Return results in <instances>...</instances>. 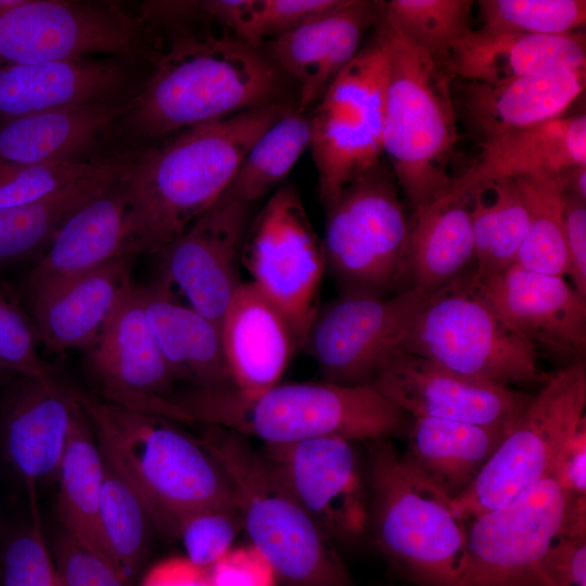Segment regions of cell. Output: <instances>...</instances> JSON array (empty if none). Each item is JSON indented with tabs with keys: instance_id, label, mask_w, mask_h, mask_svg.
I'll return each instance as SVG.
<instances>
[{
	"instance_id": "17",
	"label": "cell",
	"mask_w": 586,
	"mask_h": 586,
	"mask_svg": "<svg viewBox=\"0 0 586 586\" xmlns=\"http://www.w3.org/2000/svg\"><path fill=\"white\" fill-rule=\"evenodd\" d=\"M251 205L220 196L156 254L158 276L171 294L219 326L241 285L240 266Z\"/></svg>"
},
{
	"instance_id": "8",
	"label": "cell",
	"mask_w": 586,
	"mask_h": 586,
	"mask_svg": "<svg viewBox=\"0 0 586 586\" xmlns=\"http://www.w3.org/2000/svg\"><path fill=\"white\" fill-rule=\"evenodd\" d=\"M327 271L343 296L385 297L411 288L410 224L381 161L324 204Z\"/></svg>"
},
{
	"instance_id": "3",
	"label": "cell",
	"mask_w": 586,
	"mask_h": 586,
	"mask_svg": "<svg viewBox=\"0 0 586 586\" xmlns=\"http://www.w3.org/2000/svg\"><path fill=\"white\" fill-rule=\"evenodd\" d=\"M171 400L192 422L259 440L264 445L319 437L385 440L399 433L407 413L371 385L328 381L278 383L247 395L234 386L187 387Z\"/></svg>"
},
{
	"instance_id": "47",
	"label": "cell",
	"mask_w": 586,
	"mask_h": 586,
	"mask_svg": "<svg viewBox=\"0 0 586 586\" xmlns=\"http://www.w3.org/2000/svg\"><path fill=\"white\" fill-rule=\"evenodd\" d=\"M52 558L60 586H131L106 559L63 528L54 538Z\"/></svg>"
},
{
	"instance_id": "5",
	"label": "cell",
	"mask_w": 586,
	"mask_h": 586,
	"mask_svg": "<svg viewBox=\"0 0 586 586\" xmlns=\"http://www.w3.org/2000/svg\"><path fill=\"white\" fill-rule=\"evenodd\" d=\"M226 472L242 527L284 586H351L333 540L284 486L250 438L206 425L200 437Z\"/></svg>"
},
{
	"instance_id": "30",
	"label": "cell",
	"mask_w": 586,
	"mask_h": 586,
	"mask_svg": "<svg viewBox=\"0 0 586 586\" xmlns=\"http://www.w3.org/2000/svg\"><path fill=\"white\" fill-rule=\"evenodd\" d=\"M130 98L47 111L1 123L0 160L17 164L86 161L85 156L99 148L120 123Z\"/></svg>"
},
{
	"instance_id": "27",
	"label": "cell",
	"mask_w": 586,
	"mask_h": 586,
	"mask_svg": "<svg viewBox=\"0 0 586 586\" xmlns=\"http://www.w3.org/2000/svg\"><path fill=\"white\" fill-rule=\"evenodd\" d=\"M585 37L528 35L482 26L471 29L445 64L450 77L497 84L526 76L585 68Z\"/></svg>"
},
{
	"instance_id": "33",
	"label": "cell",
	"mask_w": 586,
	"mask_h": 586,
	"mask_svg": "<svg viewBox=\"0 0 586 586\" xmlns=\"http://www.w3.org/2000/svg\"><path fill=\"white\" fill-rule=\"evenodd\" d=\"M411 286L433 293L475 262L469 200L440 198L416 211L409 228Z\"/></svg>"
},
{
	"instance_id": "16",
	"label": "cell",
	"mask_w": 586,
	"mask_h": 586,
	"mask_svg": "<svg viewBox=\"0 0 586 586\" xmlns=\"http://www.w3.org/2000/svg\"><path fill=\"white\" fill-rule=\"evenodd\" d=\"M85 351V366L101 399L176 422H192L171 400L176 381L149 327L139 285L133 281Z\"/></svg>"
},
{
	"instance_id": "55",
	"label": "cell",
	"mask_w": 586,
	"mask_h": 586,
	"mask_svg": "<svg viewBox=\"0 0 586 586\" xmlns=\"http://www.w3.org/2000/svg\"><path fill=\"white\" fill-rule=\"evenodd\" d=\"M10 373L1 364H0V379L5 378L7 375H10Z\"/></svg>"
},
{
	"instance_id": "22",
	"label": "cell",
	"mask_w": 586,
	"mask_h": 586,
	"mask_svg": "<svg viewBox=\"0 0 586 586\" xmlns=\"http://www.w3.org/2000/svg\"><path fill=\"white\" fill-rule=\"evenodd\" d=\"M378 18V2L341 0L307 23L271 38L264 52L273 65L300 84V105L320 99L358 53L365 31Z\"/></svg>"
},
{
	"instance_id": "10",
	"label": "cell",
	"mask_w": 586,
	"mask_h": 586,
	"mask_svg": "<svg viewBox=\"0 0 586 586\" xmlns=\"http://www.w3.org/2000/svg\"><path fill=\"white\" fill-rule=\"evenodd\" d=\"M586 368L571 362L532 396L474 482L450 501L462 521L501 507L551 475L568 437L585 417Z\"/></svg>"
},
{
	"instance_id": "19",
	"label": "cell",
	"mask_w": 586,
	"mask_h": 586,
	"mask_svg": "<svg viewBox=\"0 0 586 586\" xmlns=\"http://www.w3.org/2000/svg\"><path fill=\"white\" fill-rule=\"evenodd\" d=\"M371 386L415 418L491 426H512L532 397L403 351L386 361Z\"/></svg>"
},
{
	"instance_id": "25",
	"label": "cell",
	"mask_w": 586,
	"mask_h": 586,
	"mask_svg": "<svg viewBox=\"0 0 586 586\" xmlns=\"http://www.w3.org/2000/svg\"><path fill=\"white\" fill-rule=\"evenodd\" d=\"M477 158L441 198L468 200L477 188L500 179L556 175L586 165V117H559L480 141Z\"/></svg>"
},
{
	"instance_id": "21",
	"label": "cell",
	"mask_w": 586,
	"mask_h": 586,
	"mask_svg": "<svg viewBox=\"0 0 586 586\" xmlns=\"http://www.w3.org/2000/svg\"><path fill=\"white\" fill-rule=\"evenodd\" d=\"M76 390L53 374L20 377L0 404V447L13 473L28 491L58 475L67 444Z\"/></svg>"
},
{
	"instance_id": "51",
	"label": "cell",
	"mask_w": 586,
	"mask_h": 586,
	"mask_svg": "<svg viewBox=\"0 0 586 586\" xmlns=\"http://www.w3.org/2000/svg\"><path fill=\"white\" fill-rule=\"evenodd\" d=\"M551 475L569 496H586L585 417L560 449Z\"/></svg>"
},
{
	"instance_id": "41",
	"label": "cell",
	"mask_w": 586,
	"mask_h": 586,
	"mask_svg": "<svg viewBox=\"0 0 586 586\" xmlns=\"http://www.w3.org/2000/svg\"><path fill=\"white\" fill-rule=\"evenodd\" d=\"M341 0H207L201 12L230 28L235 38L257 47L334 8Z\"/></svg>"
},
{
	"instance_id": "50",
	"label": "cell",
	"mask_w": 586,
	"mask_h": 586,
	"mask_svg": "<svg viewBox=\"0 0 586 586\" xmlns=\"http://www.w3.org/2000/svg\"><path fill=\"white\" fill-rule=\"evenodd\" d=\"M566 272L572 286L586 297V201L565 192Z\"/></svg>"
},
{
	"instance_id": "54",
	"label": "cell",
	"mask_w": 586,
	"mask_h": 586,
	"mask_svg": "<svg viewBox=\"0 0 586 586\" xmlns=\"http://www.w3.org/2000/svg\"><path fill=\"white\" fill-rule=\"evenodd\" d=\"M17 0H0V12L7 10L8 8L14 5Z\"/></svg>"
},
{
	"instance_id": "32",
	"label": "cell",
	"mask_w": 586,
	"mask_h": 586,
	"mask_svg": "<svg viewBox=\"0 0 586 586\" xmlns=\"http://www.w3.org/2000/svg\"><path fill=\"white\" fill-rule=\"evenodd\" d=\"M510 429L418 417L402 457L453 500L470 487Z\"/></svg>"
},
{
	"instance_id": "9",
	"label": "cell",
	"mask_w": 586,
	"mask_h": 586,
	"mask_svg": "<svg viewBox=\"0 0 586 586\" xmlns=\"http://www.w3.org/2000/svg\"><path fill=\"white\" fill-rule=\"evenodd\" d=\"M472 269L430 295L402 351L474 379L539 380L538 349L500 320L476 291Z\"/></svg>"
},
{
	"instance_id": "35",
	"label": "cell",
	"mask_w": 586,
	"mask_h": 586,
	"mask_svg": "<svg viewBox=\"0 0 586 586\" xmlns=\"http://www.w3.org/2000/svg\"><path fill=\"white\" fill-rule=\"evenodd\" d=\"M125 156L123 152L113 153L103 169L55 195L0 208V270L36 260L71 215L116 181Z\"/></svg>"
},
{
	"instance_id": "37",
	"label": "cell",
	"mask_w": 586,
	"mask_h": 586,
	"mask_svg": "<svg viewBox=\"0 0 586 586\" xmlns=\"http://www.w3.org/2000/svg\"><path fill=\"white\" fill-rule=\"evenodd\" d=\"M102 457L100 521L106 553L111 564L133 586L155 527L143 499L130 481L103 453Z\"/></svg>"
},
{
	"instance_id": "1",
	"label": "cell",
	"mask_w": 586,
	"mask_h": 586,
	"mask_svg": "<svg viewBox=\"0 0 586 586\" xmlns=\"http://www.w3.org/2000/svg\"><path fill=\"white\" fill-rule=\"evenodd\" d=\"M286 111L275 102L126 153L116 182L127 206L128 253L156 254L212 207L255 140Z\"/></svg>"
},
{
	"instance_id": "48",
	"label": "cell",
	"mask_w": 586,
	"mask_h": 586,
	"mask_svg": "<svg viewBox=\"0 0 586 586\" xmlns=\"http://www.w3.org/2000/svg\"><path fill=\"white\" fill-rule=\"evenodd\" d=\"M212 586H276L275 571L253 545L231 548L209 570Z\"/></svg>"
},
{
	"instance_id": "7",
	"label": "cell",
	"mask_w": 586,
	"mask_h": 586,
	"mask_svg": "<svg viewBox=\"0 0 586 586\" xmlns=\"http://www.w3.org/2000/svg\"><path fill=\"white\" fill-rule=\"evenodd\" d=\"M369 523L386 559L420 586H458L466 522L450 499L416 472L391 443L368 441Z\"/></svg>"
},
{
	"instance_id": "38",
	"label": "cell",
	"mask_w": 586,
	"mask_h": 586,
	"mask_svg": "<svg viewBox=\"0 0 586 586\" xmlns=\"http://www.w3.org/2000/svg\"><path fill=\"white\" fill-rule=\"evenodd\" d=\"M310 116L286 111L252 144L222 198L252 204L276 190L310 144Z\"/></svg>"
},
{
	"instance_id": "43",
	"label": "cell",
	"mask_w": 586,
	"mask_h": 586,
	"mask_svg": "<svg viewBox=\"0 0 586 586\" xmlns=\"http://www.w3.org/2000/svg\"><path fill=\"white\" fill-rule=\"evenodd\" d=\"M112 156L44 164H17L0 160V208L55 195L103 169Z\"/></svg>"
},
{
	"instance_id": "11",
	"label": "cell",
	"mask_w": 586,
	"mask_h": 586,
	"mask_svg": "<svg viewBox=\"0 0 586 586\" xmlns=\"http://www.w3.org/2000/svg\"><path fill=\"white\" fill-rule=\"evenodd\" d=\"M388 73V48L375 29L309 115V148L323 205L380 162Z\"/></svg>"
},
{
	"instance_id": "31",
	"label": "cell",
	"mask_w": 586,
	"mask_h": 586,
	"mask_svg": "<svg viewBox=\"0 0 586 586\" xmlns=\"http://www.w3.org/2000/svg\"><path fill=\"white\" fill-rule=\"evenodd\" d=\"M585 89V68L487 84L467 81V116L481 141L563 116Z\"/></svg>"
},
{
	"instance_id": "4",
	"label": "cell",
	"mask_w": 586,
	"mask_h": 586,
	"mask_svg": "<svg viewBox=\"0 0 586 586\" xmlns=\"http://www.w3.org/2000/svg\"><path fill=\"white\" fill-rule=\"evenodd\" d=\"M101 451L130 481L158 531L202 507L234 504L230 481L198 437L170 419L129 410L77 391Z\"/></svg>"
},
{
	"instance_id": "6",
	"label": "cell",
	"mask_w": 586,
	"mask_h": 586,
	"mask_svg": "<svg viewBox=\"0 0 586 586\" xmlns=\"http://www.w3.org/2000/svg\"><path fill=\"white\" fill-rule=\"evenodd\" d=\"M374 25L390 53L382 149L417 211L445 195L453 180L447 167L458 133L450 75L379 15Z\"/></svg>"
},
{
	"instance_id": "14",
	"label": "cell",
	"mask_w": 586,
	"mask_h": 586,
	"mask_svg": "<svg viewBox=\"0 0 586 586\" xmlns=\"http://www.w3.org/2000/svg\"><path fill=\"white\" fill-rule=\"evenodd\" d=\"M431 294L411 286L385 297L341 295L318 310L304 351L324 381L371 385L402 351Z\"/></svg>"
},
{
	"instance_id": "36",
	"label": "cell",
	"mask_w": 586,
	"mask_h": 586,
	"mask_svg": "<svg viewBox=\"0 0 586 586\" xmlns=\"http://www.w3.org/2000/svg\"><path fill=\"white\" fill-rule=\"evenodd\" d=\"M476 278L499 273L515 263L528 228V213L514 179L484 184L469 196Z\"/></svg>"
},
{
	"instance_id": "52",
	"label": "cell",
	"mask_w": 586,
	"mask_h": 586,
	"mask_svg": "<svg viewBox=\"0 0 586 586\" xmlns=\"http://www.w3.org/2000/svg\"><path fill=\"white\" fill-rule=\"evenodd\" d=\"M141 586H212L209 571L187 557H170L149 569Z\"/></svg>"
},
{
	"instance_id": "23",
	"label": "cell",
	"mask_w": 586,
	"mask_h": 586,
	"mask_svg": "<svg viewBox=\"0 0 586 586\" xmlns=\"http://www.w3.org/2000/svg\"><path fill=\"white\" fill-rule=\"evenodd\" d=\"M125 60L78 58L0 66V124L47 111L123 100Z\"/></svg>"
},
{
	"instance_id": "45",
	"label": "cell",
	"mask_w": 586,
	"mask_h": 586,
	"mask_svg": "<svg viewBox=\"0 0 586 586\" xmlns=\"http://www.w3.org/2000/svg\"><path fill=\"white\" fill-rule=\"evenodd\" d=\"M242 527L235 504L202 507L187 513L179 521L175 537L194 564L209 570L230 549Z\"/></svg>"
},
{
	"instance_id": "44",
	"label": "cell",
	"mask_w": 586,
	"mask_h": 586,
	"mask_svg": "<svg viewBox=\"0 0 586 586\" xmlns=\"http://www.w3.org/2000/svg\"><path fill=\"white\" fill-rule=\"evenodd\" d=\"M27 521L0 535V586H60L36 506Z\"/></svg>"
},
{
	"instance_id": "26",
	"label": "cell",
	"mask_w": 586,
	"mask_h": 586,
	"mask_svg": "<svg viewBox=\"0 0 586 586\" xmlns=\"http://www.w3.org/2000/svg\"><path fill=\"white\" fill-rule=\"evenodd\" d=\"M233 386L247 395L278 383L297 349L284 316L251 282H242L219 323Z\"/></svg>"
},
{
	"instance_id": "29",
	"label": "cell",
	"mask_w": 586,
	"mask_h": 586,
	"mask_svg": "<svg viewBox=\"0 0 586 586\" xmlns=\"http://www.w3.org/2000/svg\"><path fill=\"white\" fill-rule=\"evenodd\" d=\"M138 285L146 321L175 381L196 388L233 386L219 326L157 280Z\"/></svg>"
},
{
	"instance_id": "24",
	"label": "cell",
	"mask_w": 586,
	"mask_h": 586,
	"mask_svg": "<svg viewBox=\"0 0 586 586\" xmlns=\"http://www.w3.org/2000/svg\"><path fill=\"white\" fill-rule=\"evenodd\" d=\"M127 242V206L115 181L71 215L35 260L23 283L27 302L130 255Z\"/></svg>"
},
{
	"instance_id": "18",
	"label": "cell",
	"mask_w": 586,
	"mask_h": 586,
	"mask_svg": "<svg viewBox=\"0 0 586 586\" xmlns=\"http://www.w3.org/2000/svg\"><path fill=\"white\" fill-rule=\"evenodd\" d=\"M355 442L319 437L264 445L260 451L284 486L334 542H353L369 525V508Z\"/></svg>"
},
{
	"instance_id": "34",
	"label": "cell",
	"mask_w": 586,
	"mask_h": 586,
	"mask_svg": "<svg viewBox=\"0 0 586 586\" xmlns=\"http://www.w3.org/2000/svg\"><path fill=\"white\" fill-rule=\"evenodd\" d=\"M56 477L63 530L110 562L100 521L103 457L78 397Z\"/></svg>"
},
{
	"instance_id": "13",
	"label": "cell",
	"mask_w": 586,
	"mask_h": 586,
	"mask_svg": "<svg viewBox=\"0 0 586 586\" xmlns=\"http://www.w3.org/2000/svg\"><path fill=\"white\" fill-rule=\"evenodd\" d=\"M251 282L284 316L298 351L319 310L327 271L317 234L294 186L278 187L251 219L241 253Z\"/></svg>"
},
{
	"instance_id": "20",
	"label": "cell",
	"mask_w": 586,
	"mask_h": 586,
	"mask_svg": "<svg viewBox=\"0 0 586 586\" xmlns=\"http://www.w3.org/2000/svg\"><path fill=\"white\" fill-rule=\"evenodd\" d=\"M476 291L513 332L556 356L582 361L586 348V297L563 277L512 264L504 271L476 278Z\"/></svg>"
},
{
	"instance_id": "2",
	"label": "cell",
	"mask_w": 586,
	"mask_h": 586,
	"mask_svg": "<svg viewBox=\"0 0 586 586\" xmlns=\"http://www.w3.org/2000/svg\"><path fill=\"white\" fill-rule=\"evenodd\" d=\"M174 30L165 47L157 44L153 71L120 120L130 139L174 135L276 102L281 72L257 47Z\"/></svg>"
},
{
	"instance_id": "39",
	"label": "cell",
	"mask_w": 586,
	"mask_h": 586,
	"mask_svg": "<svg viewBox=\"0 0 586 586\" xmlns=\"http://www.w3.org/2000/svg\"><path fill=\"white\" fill-rule=\"evenodd\" d=\"M563 173L514 178L528 213L527 232L515 264L531 271L558 277L565 276L568 264Z\"/></svg>"
},
{
	"instance_id": "28",
	"label": "cell",
	"mask_w": 586,
	"mask_h": 586,
	"mask_svg": "<svg viewBox=\"0 0 586 586\" xmlns=\"http://www.w3.org/2000/svg\"><path fill=\"white\" fill-rule=\"evenodd\" d=\"M136 256L124 255L30 301L34 324L46 349H87L125 289Z\"/></svg>"
},
{
	"instance_id": "15",
	"label": "cell",
	"mask_w": 586,
	"mask_h": 586,
	"mask_svg": "<svg viewBox=\"0 0 586 586\" xmlns=\"http://www.w3.org/2000/svg\"><path fill=\"white\" fill-rule=\"evenodd\" d=\"M568 494L550 475L471 520L458 586H542L539 566L560 535Z\"/></svg>"
},
{
	"instance_id": "53",
	"label": "cell",
	"mask_w": 586,
	"mask_h": 586,
	"mask_svg": "<svg viewBox=\"0 0 586 586\" xmlns=\"http://www.w3.org/2000/svg\"><path fill=\"white\" fill-rule=\"evenodd\" d=\"M565 191L586 201V165H576L563 173Z\"/></svg>"
},
{
	"instance_id": "46",
	"label": "cell",
	"mask_w": 586,
	"mask_h": 586,
	"mask_svg": "<svg viewBox=\"0 0 586 586\" xmlns=\"http://www.w3.org/2000/svg\"><path fill=\"white\" fill-rule=\"evenodd\" d=\"M39 342L34 321L0 289V364L18 377L51 374L39 355Z\"/></svg>"
},
{
	"instance_id": "40",
	"label": "cell",
	"mask_w": 586,
	"mask_h": 586,
	"mask_svg": "<svg viewBox=\"0 0 586 586\" xmlns=\"http://www.w3.org/2000/svg\"><path fill=\"white\" fill-rule=\"evenodd\" d=\"M471 0L378 2L385 24L445 66L454 47L471 30Z\"/></svg>"
},
{
	"instance_id": "49",
	"label": "cell",
	"mask_w": 586,
	"mask_h": 586,
	"mask_svg": "<svg viewBox=\"0 0 586 586\" xmlns=\"http://www.w3.org/2000/svg\"><path fill=\"white\" fill-rule=\"evenodd\" d=\"M542 586H586V537L559 535L540 566Z\"/></svg>"
},
{
	"instance_id": "12",
	"label": "cell",
	"mask_w": 586,
	"mask_h": 586,
	"mask_svg": "<svg viewBox=\"0 0 586 586\" xmlns=\"http://www.w3.org/2000/svg\"><path fill=\"white\" fill-rule=\"evenodd\" d=\"M155 39L139 16L109 2L17 0L0 12V66L94 55L152 63Z\"/></svg>"
},
{
	"instance_id": "42",
	"label": "cell",
	"mask_w": 586,
	"mask_h": 586,
	"mask_svg": "<svg viewBox=\"0 0 586 586\" xmlns=\"http://www.w3.org/2000/svg\"><path fill=\"white\" fill-rule=\"evenodd\" d=\"M483 26L528 35H568L585 24L584 0H481Z\"/></svg>"
}]
</instances>
